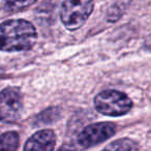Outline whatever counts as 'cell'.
Wrapping results in <instances>:
<instances>
[{
    "label": "cell",
    "instance_id": "cell-1",
    "mask_svg": "<svg viewBox=\"0 0 151 151\" xmlns=\"http://www.w3.org/2000/svg\"><path fill=\"white\" fill-rule=\"evenodd\" d=\"M37 38L36 30L26 20H7L0 23V51L19 52L30 50Z\"/></svg>",
    "mask_w": 151,
    "mask_h": 151
},
{
    "label": "cell",
    "instance_id": "cell-2",
    "mask_svg": "<svg viewBox=\"0 0 151 151\" xmlns=\"http://www.w3.org/2000/svg\"><path fill=\"white\" fill-rule=\"evenodd\" d=\"M94 107L103 115H125L132 108V101L123 92L117 90H104L94 97Z\"/></svg>",
    "mask_w": 151,
    "mask_h": 151
},
{
    "label": "cell",
    "instance_id": "cell-3",
    "mask_svg": "<svg viewBox=\"0 0 151 151\" xmlns=\"http://www.w3.org/2000/svg\"><path fill=\"white\" fill-rule=\"evenodd\" d=\"M94 7V0H64L60 18L68 30H77L84 25Z\"/></svg>",
    "mask_w": 151,
    "mask_h": 151
},
{
    "label": "cell",
    "instance_id": "cell-4",
    "mask_svg": "<svg viewBox=\"0 0 151 151\" xmlns=\"http://www.w3.org/2000/svg\"><path fill=\"white\" fill-rule=\"evenodd\" d=\"M23 111V96L19 88L7 87L0 92V121L14 123Z\"/></svg>",
    "mask_w": 151,
    "mask_h": 151
},
{
    "label": "cell",
    "instance_id": "cell-5",
    "mask_svg": "<svg viewBox=\"0 0 151 151\" xmlns=\"http://www.w3.org/2000/svg\"><path fill=\"white\" fill-rule=\"evenodd\" d=\"M116 132V126L110 122H101L88 125L80 132L78 143L81 148H90L111 138Z\"/></svg>",
    "mask_w": 151,
    "mask_h": 151
},
{
    "label": "cell",
    "instance_id": "cell-6",
    "mask_svg": "<svg viewBox=\"0 0 151 151\" xmlns=\"http://www.w3.org/2000/svg\"><path fill=\"white\" fill-rule=\"evenodd\" d=\"M56 134L52 129H42L32 134L24 146V151H53Z\"/></svg>",
    "mask_w": 151,
    "mask_h": 151
},
{
    "label": "cell",
    "instance_id": "cell-7",
    "mask_svg": "<svg viewBox=\"0 0 151 151\" xmlns=\"http://www.w3.org/2000/svg\"><path fill=\"white\" fill-rule=\"evenodd\" d=\"M103 151H139V145L132 139L122 138L110 143Z\"/></svg>",
    "mask_w": 151,
    "mask_h": 151
},
{
    "label": "cell",
    "instance_id": "cell-8",
    "mask_svg": "<svg viewBox=\"0 0 151 151\" xmlns=\"http://www.w3.org/2000/svg\"><path fill=\"white\" fill-rule=\"evenodd\" d=\"M19 141V134L16 132H4L0 136V151H17Z\"/></svg>",
    "mask_w": 151,
    "mask_h": 151
},
{
    "label": "cell",
    "instance_id": "cell-9",
    "mask_svg": "<svg viewBox=\"0 0 151 151\" xmlns=\"http://www.w3.org/2000/svg\"><path fill=\"white\" fill-rule=\"evenodd\" d=\"M36 0H4L5 6L9 11H21L32 5Z\"/></svg>",
    "mask_w": 151,
    "mask_h": 151
},
{
    "label": "cell",
    "instance_id": "cell-10",
    "mask_svg": "<svg viewBox=\"0 0 151 151\" xmlns=\"http://www.w3.org/2000/svg\"><path fill=\"white\" fill-rule=\"evenodd\" d=\"M144 47H145V49H146V50H148V51H150V52H151V34L146 38V40H145Z\"/></svg>",
    "mask_w": 151,
    "mask_h": 151
}]
</instances>
